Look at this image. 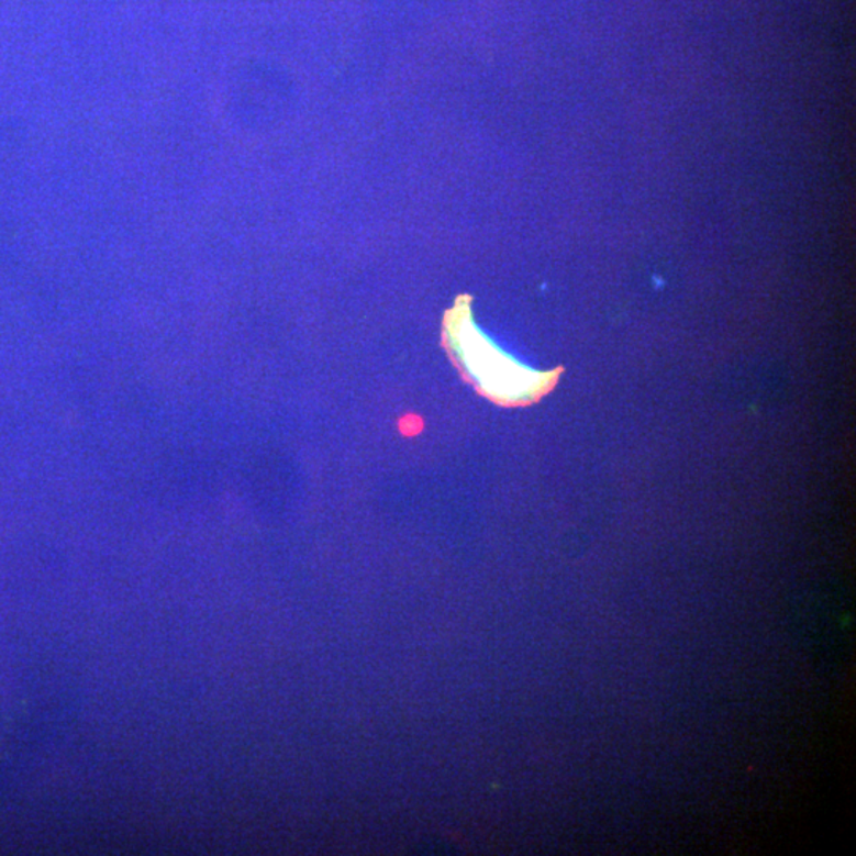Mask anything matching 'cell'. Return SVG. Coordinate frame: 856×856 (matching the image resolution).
I'll return each mask as SVG.
<instances>
[{
    "label": "cell",
    "mask_w": 856,
    "mask_h": 856,
    "mask_svg": "<svg viewBox=\"0 0 856 856\" xmlns=\"http://www.w3.org/2000/svg\"><path fill=\"white\" fill-rule=\"evenodd\" d=\"M444 325L447 345L465 375L492 399L532 400L549 385V378L508 359L476 329L468 297L457 300Z\"/></svg>",
    "instance_id": "obj_1"
}]
</instances>
